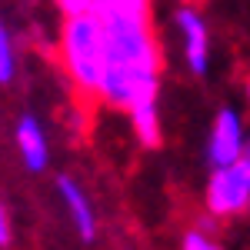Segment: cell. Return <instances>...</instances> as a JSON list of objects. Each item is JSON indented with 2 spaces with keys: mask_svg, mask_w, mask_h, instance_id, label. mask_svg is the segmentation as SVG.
<instances>
[{
  "mask_svg": "<svg viewBox=\"0 0 250 250\" xmlns=\"http://www.w3.org/2000/svg\"><path fill=\"white\" fill-rule=\"evenodd\" d=\"M107 40V77L100 100L117 110H130L154 100L160 87V47H157L150 14L124 7L117 0H97L94 10Z\"/></svg>",
  "mask_w": 250,
  "mask_h": 250,
  "instance_id": "1",
  "label": "cell"
},
{
  "mask_svg": "<svg viewBox=\"0 0 250 250\" xmlns=\"http://www.w3.org/2000/svg\"><path fill=\"white\" fill-rule=\"evenodd\" d=\"M60 63L80 97L100 100L107 77V40L94 14L63 17L60 27Z\"/></svg>",
  "mask_w": 250,
  "mask_h": 250,
  "instance_id": "2",
  "label": "cell"
},
{
  "mask_svg": "<svg viewBox=\"0 0 250 250\" xmlns=\"http://www.w3.org/2000/svg\"><path fill=\"white\" fill-rule=\"evenodd\" d=\"M250 207V144L227 167H213L207 180V210L217 217H237Z\"/></svg>",
  "mask_w": 250,
  "mask_h": 250,
  "instance_id": "3",
  "label": "cell"
},
{
  "mask_svg": "<svg viewBox=\"0 0 250 250\" xmlns=\"http://www.w3.org/2000/svg\"><path fill=\"white\" fill-rule=\"evenodd\" d=\"M244 150H247L244 124H240V117L233 114L230 107H224V110L217 114V120H213L210 140H207V160H210V167H227V164H233Z\"/></svg>",
  "mask_w": 250,
  "mask_h": 250,
  "instance_id": "4",
  "label": "cell"
},
{
  "mask_svg": "<svg viewBox=\"0 0 250 250\" xmlns=\"http://www.w3.org/2000/svg\"><path fill=\"white\" fill-rule=\"evenodd\" d=\"M177 27L184 34V54H187V67L197 77L207 74V60H210V37H207V23L193 7H180L177 10Z\"/></svg>",
  "mask_w": 250,
  "mask_h": 250,
  "instance_id": "5",
  "label": "cell"
},
{
  "mask_svg": "<svg viewBox=\"0 0 250 250\" xmlns=\"http://www.w3.org/2000/svg\"><path fill=\"white\" fill-rule=\"evenodd\" d=\"M14 144H17V154L23 160V167L30 173H40L50 160V147H47V137H43V127L37 124V117L23 114L14 124Z\"/></svg>",
  "mask_w": 250,
  "mask_h": 250,
  "instance_id": "6",
  "label": "cell"
},
{
  "mask_svg": "<svg viewBox=\"0 0 250 250\" xmlns=\"http://www.w3.org/2000/svg\"><path fill=\"white\" fill-rule=\"evenodd\" d=\"M57 190H60V200H63L67 213H70V224H74L77 233H80V240L90 244L97 237V217H94V207H90L87 193L80 190V184L74 177H67V173L57 177Z\"/></svg>",
  "mask_w": 250,
  "mask_h": 250,
  "instance_id": "7",
  "label": "cell"
},
{
  "mask_svg": "<svg viewBox=\"0 0 250 250\" xmlns=\"http://www.w3.org/2000/svg\"><path fill=\"white\" fill-rule=\"evenodd\" d=\"M127 114H130V124H134L140 144L144 147H160V110H157V97L130 107Z\"/></svg>",
  "mask_w": 250,
  "mask_h": 250,
  "instance_id": "8",
  "label": "cell"
},
{
  "mask_svg": "<svg viewBox=\"0 0 250 250\" xmlns=\"http://www.w3.org/2000/svg\"><path fill=\"white\" fill-rule=\"evenodd\" d=\"M17 70V54H14V37L10 30H0V83H10Z\"/></svg>",
  "mask_w": 250,
  "mask_h": 250,
  "instance_id": "9",
  "label": "cell"
},
{
  "mask_svg": "<svg viewBox=\"0 0 250 250\" xmlns=\"http://www.w3.org/2000/svg\"><path fill=\"white\" fill-rule=\"evenodd\" d=\"M180 250H220V244L213 240L210 233H204V230H190L187 237H184Z\"/></svg>",
  "mask_w": 250,
  "mask_h": 250,
  "instance_id": "10",
  "label": "cell"
},
{
  "mask_svg": "<svg viewBox=\"0 0 250 250\" xmlns=\"http://www.w3.org/2000/svg\"><path fill=\"white\" fill-rule=\"evenodd\" d=\"M94 3H97V0H57V7H60V14H63V17L90 14V10H94Z\"/></svg>",
  "mask_w": 250,
  "mask_h": 250,
  "instance_id": "11",
  "label": "cell"
},
{
  "mask_svg": "<svg viewBox=\"0 0 250 250\" xmlns=\"http://www.w3.org/2000/svg\"><path fill=\"white\" fill-rule=\"evenodd\" d=\"M0 247H10V213L0 210Z\"/></svg>",
  "mask_w": 250,
  "mask_h": 250,
  "instance_id": "12",
  "label": "cell"
},
{
  "mask_svg": "<svg viewBox=\"0 0 250 250\" xmlns=\"http://www.w3.org/2000/svg\"><path fill=\"white\" fill-rule=\"evenodd\" d=\"M117 3H124V7H134V10H144V14H150V0H117Z\"/></svg>",
  "mask_w": 250,
  "mask_h": 250,
  "instance_id": "13",
  "label": "cell"
},
{
  "mask_svg": "<svg viewBox=\"0 0 250 250\" xmlns=\"http://www.w3.org/2000/svg\"><path fill=\"white\" fill-rule=\"evenodd\" d=\"M180 3H197V0H180Z\"/></svg>",
  "mask_w": 250,
  "mask_h": 250,
  "instance_id": "14",
  "label": "cell"
},
{
  "mask_svg": "<svg viewBox=\"0 0 250 250\" xmlns=\"http://www.w3.org/2000/svg\"><path fill=\"white\" fill-rule=\"evenodd\" d=\"M247 94H250V80H247Z\"/></svg>",
  "mask_w": 250,
  "mask_h": 250,
  "instance_id": "15",
  "label": "cell"
}]
</instances>
